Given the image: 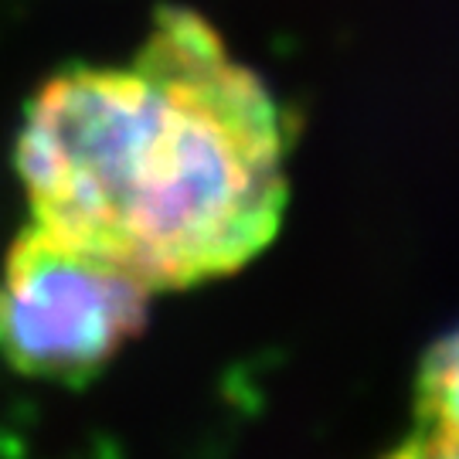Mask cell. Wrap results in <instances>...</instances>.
Listing matches in <instances>:
<instances>
[{"mask_svg":"<svg viewBox=\"0 0 459 459\" xmlns=\"http://www.w3.org/2000/svg\"><path fill=\"white\" fill-rule=\"evenodd\" d=\"M150 296L123 265L31 221L0 276V354L21 375L92 377L140 333Z\"/></svg>","mask_w":459,"mask_h":459,"instance_id":"2","label":"cell"},{"mask_svg":"<svg viewBox=\"0 0 459 459\" xmlns=\"http://www.w3.org/2000/svg\"><path fill=\"white\" fill-rule=\"evenodd\" d=\"M409 453L459 456V330L429 354L422 368Z\"/></svg>","mask_w":459,"mask_h":459,"instance_id":"3","label":"cell"},{"mask_svg":"<svg viewBox=\"0 0 459 459\" xmlns=\"http://www.w3.org/2000/svg\"><path fill=\"white\" fill-rule=\"evenodd\" d=\"M282 157L276 102L187 11H167L130 65L51 79L17 136L34 225L153 293L225 276L273 242Z\"/></svg>","mask_w":459,"mask_h":459,"instance_id":"1","label":"cell"}]
</instances>
